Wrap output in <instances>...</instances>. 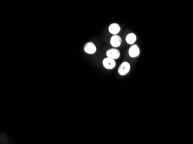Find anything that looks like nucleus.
<instances>
[{
    "mask_svg": "<svg viewBox=\"0 0 193 144\" xmlns=\"http://www.w3.org/2000/svg\"><path fill=\"white\" fill-rule=\"evenodd\" d=\"M129 70H130L129 64L127 62H124L119 66L118 69V72L120 75L124 76L129 73Z\"/></svg>",
    "mask_w": 193,
    "mask_h": 144,
    "instance_id": "nucleus-1",
    "label": "nucleus"
},
{
    "mask_svg": "<svg viewBox=\"0 0 193 144\" xmlns=\"http://www.w3.org/2000/svg\"><path fill=\"white\" fill-rule=\"evenodd\" d=\"M103 65L107 69H112L116 66V62L115 59L107 57L103 60Z\"/></svg>",
    "mask_w": 193,
    "mask_h": 144,
    "instance_id": "nucleus-2",
    "label": "nucleus"
},
{
    "mask_svg": "<svg viewBox=\"0 0 193 144\" xmlns=\"http://www.w3.org/2000/svg\"><path fill=\"white\" fill-rule=\"evenodd\" d=\"M120 52L116 49H112L107 51L106 56L113 59H118L120 57Z\"/></svg>",
    "mask_w": 193,
    "mask_h": 144,
    "instance_id": "nucleus-3",
    "label": "nucleus"
},
{
    "mask_svg": "<svg viewBox=\"0 0 193 144\" xmlns=\"http://www.w3.org/2000/svg\"><path fill=\"white\" fill-rule=\"evenodd\" d=\"M84 50L87 54H94L96 52V47L93 43L88 42L84 46Z\"/></svg>",
    "mask_w": 193,
    "mask_h": 144,
    "instance_id": "nucleus-4",
    "label": "nucleus"
},
{
    "mask_svg": "<svg viewBox=\"0 0 193 144\" xmlns=\"http://www.w3.org/2000/svg\"><path fill=\"white\" fill-rule=\"evenodd\" d=\"M122 39L118 35H113L110 39V44L114 47H118L121 45Z\"/></svg>",
    "mask_w": 193,
    "mask_h": 144,
    "instance_id": "nucleus-5",
    "label": "nucleus"
},
{
    "mask_svg": "<svg viewBox=\"0 0 193 144\" xmlns=\"http://www.w3.org/2000/svg\"><path fill=\"white\" fill-rule=\"evenodd\" d=\"M140 51L139 49V47L137 45H134L131 46L129 50V55L131 57H136L139 55Z\"/></svg>",
    "mask_w": 193,
    "mask_h": 144,
    "instance_id": "nucleus-6",
    "label": "nucleus"
},
{
    "mask_svg": "<svg viewBox=\"0 0 193 144\" xmlns=\"http://www.w3.org/2000/svg\"><path fill=\"white\" fill-rule=\"evenodd\" d=\"M120 31V27L119 25L117 23H113L109 27V31L112 34L116 35V34L118 33Z\"/></svg>",
    "mask_w": 193,
    "mask_h": 144,
    "instance_id": "nucleus-7",
    "label": "nucleus"
},
{
    "mask_svg": "<svg viewBox=\"0 0 193 144\" xmlns=\"http://www.w3.org/2000/svg\"><path fill=\"white\" fill-rule=\"evenodd\" d=\"M126 42L129 44V45H132L133 43H135L136 40V35H135L134 33H129L127 36H126Z\"/></svg>",
    "mask_w": 193,
    "mask_h": 144,
    "instance_id": "nucleus-8",
    "label": "nucleus"
}]
</instances>
